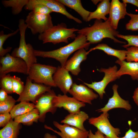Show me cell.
I'll return each mask as SVG.
<instances>
[{
	"instance_id": "obj_1",
	"label": "cell",
	"mask_w": 138,
	"mask_h": 138,
	"mask_svg": "<svg viewBox=\"0 0 138 138\" xmlns=\"http://www.w3.org/2000/svg\"><path fill=\"white\" fill-rule=\"evenodd\" d=\"M90 44L84 36L78 34L73 42L65 46L50 51L34 49V53L36 57L55 59L60 63L61 66L64 67L68 57L72 54L82 48L87 50Z\"/></svg>"
},
{
	"instance_id": "obj_2",
	"label": "cell",
	"mask_w": 138,
	"mask_h": 138,
	"mask_svg": "<svg viewBox=\"0 0 138 138\" xmlns=\"http://www.w3.org/2000/svg\"><path fill=\"white\" fill-rule=\"evenodd\" d=\"M77 32L84 36L90 44L98 43L106 38H110L115 42L125 43L115 38L119 32L113 28L108 19L104 22L101 20L96 19L92 26L79 29Z\"/></svg>"
},
{
	"instance_id": "obj_3",
	"label": "cell",
	"mask_w": 138,
	"mask_h": 138,
	"mask_svg": "<svg viewBox=\"0 0 138 138\" xmlns=\"http://www.w3.org/2000/svg\"><path fill=\"white\" fill-rule=\"evenodd\" d=\"M79 29L74 28H67L64 23L54 26L44 33L39 34L38 39L43 44L51 43L54 44L61 42L68 43L69 38L75 39L76 36L75 32Z\"/></svg>"
},
{
	"instance_id": "obj_4",
	"label": "cell",
	"mask_w": 138,
	"mask_h": 138,
	"mask_svg": "<svg viewBox=\"0 0 138 138\" xmlns=\"http://www.w3.org/2000/svg\"><path fill=\"white\" fill-rule=\"evenodd\" d=\"M18 22V29L20 35L19 45L18 47L14 50L11 55L22 59L27 65L28 72L32 65L37 63V58L32 45L30 43H26V41L25 32L27 27L25 20L20 19Z\"/></svg>"
},
{
	"instance_id": "obj_5",
	"label": "cell",
	"mask_w": 138,
	"mask_h": 138,
	"mask_svg": "<svg viewBox=\"0 0 138 138\" xmlns=\"http://www.w3.org/2000/svg\"><path fill=\"white\" fill-rule=\"evenodd\" d=\"M57 68L51 65L35 63L30 68L28 76L35 83L42 84L51 87H56L53 76Z\"/></svg>"
},
{
	"instance_id": "obj_6",
	"label": "cell",
	"mask_w": 138,
	"mask_h": 138,
	"mask_svg": "<svg viewBox=\"0 0 138 138\" xmlns=\"http://www.w3.org/2000/svg\"><path fill=\"white\" fill-rule=\"evenodd\" d=\"M25 22L32 34H42L54 26L50 15L43 14L31 11L26 17Z\"/></svg>"
},
{
	"instance_id": "obj_7",
	"label": "cell",
	"mask_w": 138,
	"mask_h": 138,
	"mask_svg": "<svg viewBox=\"0 0 138 138\" xmlns=\"http://www.w3.org/2000/svg\"><path fill=\"white\" fill-rule=\"evenodd\" d=\"M51 87L42 84L33 83L28 76L23 91L16 101H31L36 104L42 95L52 90Z\"/></svg>"
},
{
	"instance_id": "obj_8",
	"label": "cell",
	"mask_w": 138,
	"mask_h": 138,
	"mask_svg": "<svg viewBox=\"0 0 138 138\" xmlns=\"http://www.w3.org/2000/svg\"><path fill=\"white\" fill-rule=\"evenodd\" d=\"M0 78L11 72L28 74L27 65L21 59L13 57L9 53L0 57Z\"/></svg>"
},
{
	"instance_id": "obj_9",
	"label": "cell",
	"mask_w": 138,
	"mask_h": 138,
	"mask_svg": "<svg viewBox=\"0 0 138 138\" xmlns=\"http://www.w3.org/2000/svg\"><path fill=\"white\" fill-rule=\"evenodd\" d=\"M109 116L108 112H102L98 117L89 118L88 122L105 135V138H118L121 133L120 130L111 125L108 119Z\"/></svg>"
},
{
	"instance_id": "obj_10",
	"label": "cell",
	"mask_w": 138,
	"mask_h": 138,
	"mask_svg": "<svg viewBox=\"0 0 138 138\" xmlns=\"http://www.w3.org/2000/svg\"><path fill=\"white\" fill-rule=\"evenodd\" d=\"M117 71V67L116 65L110 67L108 68H102L98 70L99 72L105 73V76L102 80L98 82H93L91 84L84 82L83 84L94 90L102 99L105 93V88L108 84L118 78L116 75Z\"/></svg>"
},
{
	"instance_id": "obj_11",
	"label": "cell",
	"mask_w": 138,
	"mask_h": 138,
	"mask_svg": "<svg viewBox=\"0 0 138 138\" xmlns=\"http://www.w3.org/2000/svg\"><path fill=\"white\" fill-rule=\"evenodd\" d=\"M53 107L63 108L70 114L77 112L80 111V108L84 107L85 103L76 100L74 97L68 96L66 94H60L56 95L52 101Z\"/></svg>"
},
{
	"instance_id": "obj_12",
	"label": "cell",
	"mask_w": 138,
	"mask_h": 138,
	"mask_svg": "<svg viewBox=\"0 0 138 138\" xmlns=\"http://www.w3.org/2000/svg\"><path fill=\"white\" fill-rule=\"evenodd\" d=\"M53 124L60 131L54 130L51 127L46 125H44V128L57 134L61 138H88L89 131H83L65 124H61L55 121H53Z\"/></svg>"
},
{
	"instance_id": "obj_13",
	"label": "cell",
	"mask_w": 138,
	"mask_h": 138,
	"mask_svg": "<svg viewBox=\"0 0 138 138\" xmlns=\"http://www.w3.org/2000/svg\"><path fill=\"white\" fill-rule=\"evenodd\" d=\"M68 93L76 100L84 103L91 105L92 101L97 99L98 95L84 84L74 83Z\"/></svg>"
},
{
	"instance_id": "obj_14",
	"label": "cell",
	"mask_w": 138,
	"mask_h": 138,
	"mask_svg": "<svg viewBox=\"0 0 138 138\" xmlns=\"http://www.w3.org/2000/svg\"><path fill=\"white\" fill-rule=\"evenodd\" d=\"M56 95L54 91L52 90L43 94L37 100L35 105L39 112V120L40 121H44L47 112L53 114L55 112L56 109L53 107L52 101Z\"/></svg>"
},
{
	"instance_id": "obj_15",
	"label": "cell",
	"mask_w": 138,
	"mask_h": 138,
	"mask_svg": "<svg viewBox=\"0 0 138 138\" xmlns=\"http://www.w3.org/2000/svg\"><path fill=\"white\" fill-rule=\"evenodd\" d=\"M64 67L59 66L53 76V80L64 94L68 93L73 84L71 76Z\"/></svg>"
},
{
	"instance_id": "obj_16",
	"label": "cell",
	"mask_w": 138,
	"mask_h": 138,
	"mask_svg": "<svg viewBox=\"0 0 138 138\" xmlns=\"http://www.w3.org/2000/svg\"><path fill=\"white\" fill-rule=\"evenodd\" d=\"M126 3L119 0H112L110 3L109 17L108 19L113 28L116 30L119 20L125 18L126 12Z\"/></svg>"
},
{
	"instance_id": "obj_17",
	"label": "cell",
	"mask_w": 138,
	"mask_h": 138,
	"mask_svg": "<svg viewBox=\"0 0 138 138\" xmlns=\"http://www.w3.org/2000/svg\"><path fill=\"white\" fill-rule=\"evenodd\" d=\"M118 85L114 84L112 87L113 95L109 98L107 104L102 108L96 110L98 112H108L109 110L114 108H122L127 110H130L132 107L129 101L122 98L119 95L117 91Z\"/></svg>"
},
{
	"instance_id": "obj_18",
	"label": "cell",
	"mask_w": 138,
	"mask_h": 138,
	"mask_svg": "<svg viewBox=\"0 0 138 138\" xmlns=\"http://www.w3.org/2000/svg\"><path fill=\"white\" fill-rule=\"evenodd\" d=\"M88 54L85 48L80 49L67 60L64 67L73 75H77L81 71L80 65L81 63L87 59Z\"/></svg>"
},
{
	"instance_id": "obj_19",
	"label": "cell",
	"mask_w": 138,
	"mask_h": 138,
	"mask_svg": "<svg viewBox=\"0 0 138 138\" xmlns=\"http://www.w3.org/2000/svg\"><path fill=\"white\" fill-rule=\"evenodd\" d=\"M29 3L32 4H41L44 5L51 9L53 12L61 14L78 24L82 23L80 20L69 13L66 10L64 5L57 0H29Z\"/></svg>"
},
{
	"instance_id": "obj_20",
	"label": "cell",
	"mask_w": 138,
	"mask_h": 138,
	"mask_svg": "<svg viewBox=\"0 0 138 138\" xmlns=\"http://www.w3.org/2000/svg\"><path fill=\"white\" fill-rule=\"evenodd\" d=\"M88 115L85 112L80 111L77 112L67 115L61 122L75 127L83 131L87 130L84 125V123L88 119Z\"/></svg>"
},
{
	"instance_id": "obj_21",
	"label": "cell",
	"mask_w": 138,
	"mask_h": 138,
	"mask_svg": "<svg viewBox=\"0 0 138 138\" xmlns=\"http://www.w3.org/2000/svg\"><path fill=\"white\" fill-rule=\"evenodd\" d=\"M115 62L120 66L116 74L118 78L122 75L127 74L130 75L133 80H138V62H126L118 59Z\"/></svg>"
},
{
	"instance_id": "obj_22",
	"label": "cell",
	"mask_w": 138,
	"mask_h": 138,
	"mask_svg": "<svg viewBox=\"0 0 138 138\" xmlns=\"http://www.w3.org/2000/svg\"><path fill=\"white\" fill-rule=\"evenodd\" d=\"M110 5L109 0H102L97 5L96 10L93 12H91L88 21L93 19L98 20L102 19L105 21L107 20L108 18L106 16L109 14Z\"/></svg>"
},
{
	"instance_id": "obj_23",
	"label": "cell",
	"mask_w": 138,
	"mask_h": 138,
	"mask_svg": "<svg viewBox=\"0 0 138 138\" xmlns=\"http://www.w3.org/2000/svg\"><path fill=\"white\" fill-rule=\"evenodd\" d=\"M64 6L76 12L82 17L83 20L88 22V19L91 12L84 8L80 0H57Z\"/></svg>"
},
{
	"instance_id": "obj_24",
	"label": "cell",
	"mask_w": 138,
	"mask_h": 138,
	"mask_svg": "<svg viewBox=\"0 0 138 138\" xmlns=\"http://www.w3.org/2000/svg\"><path fill=\"white\" fill-rule=\"evenodd\" d=\"M20 126L19 123L11 118L8 123L0 130V138H17Z\"/></svg>"
},
{
	"instance_id": "obj_25",
	"label": "cell",
	"mask_w": 138,
	"mask_h": 138,
	"mask_svg": "<svg viewBox=\"0 0 138 138\" xmlns=\"http://www.w3.org/2000/svg\"><path fill=\"white\" fill-rule=\"evenodd\" d=\"M97 49L102 50L108 55L116 57L121 61H124L126 59V50L115 49L104 43L98 44L95 47L91 48L87 51L88 53L89 54L91 51Z\"/></svg>"
},
{
	"instance_id": "obj_26",
	"label": "cell",
	"mask_w": 138,
	"mask_h": 138,
	"mask_svg": "<svg viewBox=\"0 0 138 138\" xmlns=\"http://www.w3.org/2000/svg\"><path fill=\"white\" fill-rule=\"evenodd\" d=\"M39 113L35 108L32 110L15 117L14 120L18 123H22L27 125L32 124L34 122H37L39 118Z\"/></svg>"
},
{
	"instance_id": "obj_27",
	"label": "cell",
	"mask_w": 138,
	"mask_h": 138,
	"mask_svg": "<svg viewBox=\"0 0 138 138\" xmlns=\"http://www.w3.org/2000/svg\"><path fill=\"white\" fill-rule=\"evenodd\" d=\"M36 108L35 104L29 101H23L15 105L10 112L12 119L27 112Z\"/></svg>"
},
{
	"instance_id": "obj_28",
	"label": "cell",
	"mask_w": 138,
	"mask_h": 138,
	"mask_svg": "<svg viewBox=\"0 0 138 138\" xmlns=\"http://www.w3.org/2000/svg\"><path fill=\"white\" fill-rule=\"evenodd\" d=\"M29 1V0H3L1 2L5 7L11 8L12 14L16 15L21 12L23 8L28 4Z\"/></svg>"
},
{
	"instance_id": "obj_29",
	"label": "cell",
	"mask_w": 138,
	"mask_h": 138,
	"mask_svg": "<svg viewBox=\"0 0 138 138\" xmlns=\"http://www.w3.org/2000/svg\"><path fill=\"white\" fill-rule=\"evenodd\" d=\"M19 31V29H17L14 32L8 34H4L3 31L0 32V56H4L10 52L12 48L8 47L5 49L3 48V45L6 40L9 37L13 36L16 34Z\"/></svg>"
},
{
	"instance_id": "obj_30",
	"label": "cell",
	"mask_w": 138,
	"mask_h": 138,
	"mask_svg": "<svg viewBox=\"0 0 138 138\" xmlns=\"http://www.w3.org/2000/svg\"><path fill=\"white\" fill-rule=\"evenodd\" d=\"M24 7L26 10L43 14H49L53 12L48 7L41 4H32L28 2Z\"/></svg>"
},
{
	"instance_id": "obj_31",
	"label": "cell",
	"mask_w": 138,
	"mask_h": 138,
	"mask_svg": "<svg viewBox=\"0 0 138 138\" xmlns=\"http://www.w3.org/2000/svg\"><path fill=\"white\" fill-rule=\"evenodd\" d=\"M0 87L8 94L14 93L12 76L10 74H7L1 78Z\"/></svg>"
},
{
	"instance_id": "obj_32",
	"label": "cell",
	"mask_w": 138,
	"mask_h": 138,
	"mask_svg": "<svg viewBox=\"0 0 138 138\" xmlns=\"http://www.w3.org/2000/svg\"><path fill=\"white\" fill-rule=\"evenodd\" d=\"M16 101L11 96H8L5 101L0 102V113L10 112L15 105Z\"/></svg>"
},
{
	"instance_id": "obj_33",
	"label": "cell",
	"mask_w": 138,
	"mask_h": 138,
	"mask_svg": "<svg viewBox=\"0 0 138 138\" xmlns=\"http://www.w3.org/2000/svg\"><path fill=\"white\" fill-rule=\"evenodd\" d=\"M116 37L123 39L127 41L128 43L127 44L122 46L124 48H126L130 46L138 47V35H124L118 34H117Z\"/></svg>"
},
{
	"instance_id": "obj_34",
	"label": "cell",
	"mask_w": 138,
	"mask_h": 138,
	"mask_svg": "<svg viewBox=\"0 0 138 138\" xmlns=\"http://www.w3.org/2000/svg\"><path fill=\"white\" fill-rule=\"evenodd\" d=\"M127 62H138V47L131 46L126 48Z\"/></svg>"
},
{
	"instance_id": "obj_35",
	"label": "cell",
	"mask_w": 138,
	"mask_h": 138,
	"mask_svg": "<svg viewBox=\"0 0 138 138\" xmlns=\"http://www.w3.org/2000/svg\"><path fill=\"white\" fill-rule=\"evenodd\" d=\"M14 93L20 95L24 89L25 85L21 79L16 76H12Z\"/></svg>"
},
{
	"instance_id": "obj_36",
	"label": "cell",
	"mask_w": 138,
	"mask_h": 138,
	"mask_svg": "<svg viewBox=\"0 0 138 138\" xmlns=\"http://www.w3.org/2000/svg\"><path fill=\"white\" fill-rule=\"evenodd\" d=\"M126 15L130 16L131 19L126 25V29L132 31L138 30V14L127 13Z\"/></svg>"
},
{
	"instance_id": "obj_37",
	"label": "cell",
	"mask_w": 138,
	"mask_h": 138,
	"mask_svg": "<svg viewBox=\"0 0 138 138\" xmlns=\"http://www.w3.org/2000/svg\"><path fill=\"white\" fill-rule=\"evenodd\" d=\"M11 119L10 115L9 112L0 113V126H5L8 123Z\"/></svg>"
},
{
	"instance_id": "obj_38",
	"label": "cell",
	"mask_w": 138,
	"mask_h": 138,
	"mask_svg": "<svg viewBox=\"0 0 138 138\" xmlns=\"http://www.w3.org/2000/svg\"><path fill=\"white\" fill-rule=\"evenodd\" d=\"M118 138H138V131L134 132L130 127L129 129L125 132L123 137H118Z\"/></svg>"
},
{
	"instance_id": "obj_39",
	"label": "cell",
	"mask_w": 138,
	"mask_h": 138,
	"mask_svg": "<svg viewBox=\"0 0 138 138\" xmlns=\"http://www.w3.org/2000/svg\"><path fill=\"white\" fill-rule=\"evenodd\" d=\"M87 138H105V137L104 135L98 130L94 134L93 133L91 130H89Z\"/></svg>"
},
{
	"instance_id": "obj_40",
	"label": "cell",
	"mask_w": 138,
	"mask_h": 138,
	"mask_svg": "<svg viewBox=\"0 0 138 138\" xmlns=\"http://www.w3.org/2000/svg\"><path fill=\"white\" fill-rule=\"evenodd\" d=\"M8 96L7 93L3 89H1L0 90V102L6 100Z\"/></svg>"
},
{
	"instance_id": "obj_41",
	"label": "cell",
	"mask_w": 138,
	"mask_h": 138,
	"mask_svg": "<svg viewBox=\"0 0 138 138\" xmlns=\"http://www.w3.org/2000/svg\"><path fill=\"white\" fill-rule=\"evenodd\" d=\"M133 98L135 102L138 106V87L135 89L134 92Z\"/></svg>"
},
{
	"instance_id": "obj_42",
	"label": "cell",
	"mask_w": 138,
	"mask_h": 138,
	"mask_svg": "<svg viewBox=\"0 0 138 138\" xmlns=\"http://www.w3.org/2000/svg\"><path fill=\"white\" fill-rule=\"evenodd\" d=\"M123 2L131 4L138 7V0H122Z\"/></svg>"
},
{
	"instance_id": "obj_43",
	"label": "cell",
	"mask_w": 138,
	"mask_h": 138,
	"mask_svg": "<svg viewBox=\"0 0 138 138\" xmlns=\"http://www.w3.org/2000/svg\"><path fill=\"white\" fill-rule=\"evenodd\" d=\"M44 138H57L55 135H52L51 134L47 133H45L44 136Z\"/></svg>"
},
{
	"instance_id": "obj_44",
	"label": "cell",
	"mask_w": 138,
	"mask_h": 138,
	"mask_svg": "<svg viewBox=\"0 0 138 138\" xmlns=\"http://www.w3.org/2000/svg\"><path fill=\"white\" fill-rule=\"evenodd\" d=\"M102 0H92L91 1L95 5H96L99 2H101Z\"/></svg>"
},
{
	"instance_id": "obj_45",
	"label": "cell",
	"mask_w": 138,
	"mask_h": 138,
	"mask_svg": "<svg viewBox=\"0 0 138 138\" xmlns=\"http://www.w3.org/2000/svg\"></svg>"
}]
</instances>
